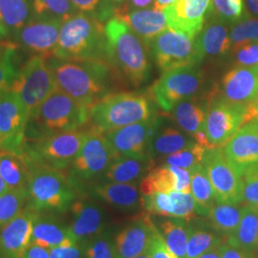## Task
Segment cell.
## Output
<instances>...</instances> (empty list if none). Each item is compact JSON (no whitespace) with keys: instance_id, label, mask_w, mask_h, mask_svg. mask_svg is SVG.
I'll return each mask as SVG.
<instances>
[{"instance_id":"cell-1","label":"cell","mask_w":258,"mask_h":258,"mask_svg":"<svg viewBox=\"0 0 258 258\" xmlns=\"http://www.w3.org/2000/svg\"><path fill=\"white\" fill-rule=\"evenodd\" d=\"M47 60L57 89L84 105L91 107L113 93L117 75L106 60H72L55 56Z\"/></svg>"},{"instance_id":"cell-2","label":"cell","mask_w":258,"mask_h":258,"mask_svg":"<svg viewBox=\"0 0 258 258\" xmlns=\"http://www.w3.org/2000/svg\"><path fill=\"white\" fill-rule=\"evenodd\" d=\"M106 60L120 80L134 86L145 83L150 75L148 44L121 19L105 22Z\"/></svg>"},{"instance_id":"cell-3","label":"cell","mask_w":258,"mask_h":258,"mask_svg":"<svg viewBox=\"0 0 258 258\" xmlns=\"http://www.w3.org/2000/svg\"><path fill=\"white\" fill-rule=\"evenodd\" d=\"M90 122V107L56 89L28 119L25 140L83 128Z\"/></svg>"},{"instance_id":"cell-4","label":"cell","mask_w":258,"mask_h":258,"mask_svg":"<svg viewBox=\"0 0 258 258\" xmlns=\"http://www.w3.org/2000/svg\"><path fill=\"white\" fill-rule=\"evenodd\" d=\"M29 162L28 208L39 214L58 215L69 211L79 192L67 174L30 160Z\"/></svg>"},{"instance_id":"cell-5","label":"cell","mask_w":258,"mask_h":258,"mask_svg":"<svg viewBox=\"0 0 258 258\" xmlns=\"http://www.w3.org/2000/svg\"><path fill=\"white\" fill-rule=\"evenodd\" d=\"M53 56L72 60H106V37L102 21L83 13L65 20Z\"/></svg>"},{"instance_id":"cell-6","label":"cell","mask_w":258,"mask_h":258,"mask_svg":"<svg viewBox=\"0 0 258 258\" xmlns=\"http://www.w3.org/2000/svg\"><path fill=\"white\" fill-rule=\"evenodd\" d=\"M153 117V104L149 97L141 93H110L90 107L91 126L102 133Z\"/></svg>"},{"instance_id":"cell-7","label":"cell","mask_w":258,"mask_h":258,"mask_svg":"<svg viewBox=\"0 0 258 258\" xmlns=\"http://www.w3.org/2000/svg\"><path fill=\"white\" fill-rule=\"evenodd\" d=\"M117 157L104 133L90 126L81 150L68 167L67 176L80 192L85 184L97 182Z\"/></svg>"},{"instance_id":"cell-8","label":"cell","mask_w":258,"mask_h":258,"mask_svg":"<svg viewBox=\"0 0 258 258\" xmlns=\"http://www.w3.org/2000/svg\"><path fill=\"white\" fill-rule=\"evenodd\" d=\"M88 127L66 131L35 140H25L23 151L36 164L63 171L73 162L86 138Z\"/></svg>"},{"instance_id":"cell-9","label":"cell","mask_w":258,"mask_h":258,"mask_svg":"<svg viewBox=\"0 0 258 258\" xmlns=\"http://www.w3.org/2000/svg\"><path fill=\"white\" fill-rule=\"evenodd\" d=\"M258 120L255 103L241 105L224 100L216 93L208 101L203 127L211 148L225 146L245 123Z\"/></svg>"},{"instance_id":"cell-10","label":"cell","mask_w":258,"mask_h":258,"mask_svg":"<svg viewBox=\"0 0 258 258\" xmlns=\"http://www.w3.org/2000/svg\"><path fill=\"white\" fill-rule=\"evenodd\" d=\"M204 83L200 64L179 67L164 72L149 88V95L162 110L171 112L179 102L195 97Z\"/></svg>"},{"instance_id":"cell-11","label":"cell","mask_w":258,"mask_h":258,"mask_svg":"<svg viewBox=\"0 0 258 258\" xmlns=\"http://www.w3.org/2000/svg\"><path fill=\"white\" fill-rule=\"evenodd\" d=\"M57 89L53 71L42 56H31L22 65L11 90L19 95L29 116Z\"/></svg>"},{"instance_id":"cell-12","label":"cell","mask_w":258,"mask_h":258,"mask_svg":"<svg viewBox=\"0 0 258 258\" xmlns=\"http://www.w3.org/2000/svg\"><path fill=\"white\" fill-rule=\"evenodd\" d=\"M148 47L158 68L164 73L179 67L201 64L195 38L167 28L154 37Z\"/></svg>"},{"instance_id":"cell-13","label":"cell","mask_w":258,"mask_h":258,"mask_svg":"<svg viewBox=\"0 0 258 258\" xmlns=\"http://www.w3.org/2000/svg\"><path fill=\"white\" fill-rule=\"evenodd\" d=\"M202 165L212 183L216 203H243V178L228 163L223 147L206 149Z\"/></svg>"},{"instance_id":"cell-14","label":"cell","mask_w":258,"mask_h":258,"mask_svg":"<svg viewBox=\"0 0 258 258\" xmlns=\"http://www.w3.org/2000/svg\"><path fill=\"white\" fill-rule=\"evenodd\" d=\"M62 23L57 19L31 17L10 39L30 57L37 55L49 58L54 55Z\"/></svg>"},{"instance_id":"cell-15","label":"cell","mask_w":258,"mask_h":258,"mask_svg":"<svg viewBox=\"0 0 258 258\" xmlns=\"http://www.w3.org/2000/svg\"><path fill=\"white\" fill-rule=\"evenodd\" d=\"M29 114L17 93L0 94V148L24 154L25 130Z\"/></svg>"},{"instance_id":"cell-16","label":"cell","mask_w":258,"mask_h":258,"mask_svg":"<svg viewBox=\"0 0 258 258\" xmlns=\"http://www.w3.org/2000/svg\"><path fill=\"white\" fill-rule=\"evenodd\" d=\"M161 121L162 119L155 116L150 120L105 132L104 135L118 157L152 158L149 143Z\"/></svg>"},{"instance_id":"cell-17","label":"cell","mask_w":258,"mask_h":258,"mask_svg":"<svg viewBox=\"0 0 258 258\" xmlns=\"http://www.w3.org/2000/svg\"><path fill=\"white\" fill-rule=\"evenodd\" d=\"M223 148L228 163L240 176L258 165V120L245 123Z\"/></svg>"},{"instance_id":"cell-18","label":"cell","mask_w":258,"mask_h":258,"mask_svg":"<svg viewBox=\"0 0 258 258\" xmlns=\"http://www.w3.org/2000/svg\"><path fill=\"white\" fill-rule=\"evenodd\" d=\"M148 212L137 214L114 236L116 258H135L147 252L154 229Z\"/></svg>"},{"instance_id":"cell-19","label":"cell","mask_w":258,"mask_h":258,"mask_svg":"<svg viewBox=\"0 0 258 258\" xmlns=\"http://www.w3.org/2000/svg\"><path fill=\"white\" fill-rule=\"evenodd\" d=\"M215 93L228 102L251 105L258 102V65L235 66L221 81L220 92Z\"/></svg>"},{"instance_id":"cell-20","label":"cell","mask_w":258,"mask_h":258,"mask_svg":"<svg viewBox=\"0 0 258 258\" xmlns=\"http://www.w3.org/2000/svg\"><path fill=\"white\" fill-rule=\"evenodd\" d=\"M37 212L27 206L0 229V258H21L31 244Z\"/></svg>"},{"instance_id":"cell-21","label":"cell","mask_w":258,"mask_h":258,"mask_svg":"<svg viewBox=\"0 0 258 258\" xmlns=\"http://www.w3.org/2000/svg\"><path fill=\"white\" fill-rule=\"evenodd\" d=\"M70 211L71 221L68 227L76 242L85 243L106 229V212L101 205L77 199Z\"/></svg>"},{"instance_id":"cell-22","label":"cell","mask_w":258,"mask_h":258,"mask_svg":"<svg viewBox=\"0 0 258 258\" xmlns=\"http://www.w3.org/2000/svg\"><path fill=\"white\" fill-rule=\"evenodd\" d=\"M211 0H175L164 10L167 26L195 38L205 24Z\"/></svg>"},{"instance_id":"cell-23","label":"cell","mask_w":258,"mask_h":258,"mask_svg":"<svg viewBox=\"0 0 258 258\" xmlns=\"http://www.w3.org/2000/svg\"><path fill=\"white\" fill-rule=\"evenodd\" d=\"M81 191H88L94 199L122 212H133L142 208V194L135 183L93 182L85 184Z\"/></svg>"},{"instance_id":"cell-24","label":"cell","mask_w":258,"mask_h":258,"mask_svg":"<svg viewBox=\"0 0 258 258\" xmlns=\"http://www.w3.org/2000/svg\"><path fill=\"white\" fill-rule=\"evenodd\" d=\"M140 191L142 195H150L155 192L169 194L171 191L190 194L189 171L169 165L154 166L142 179Z\"/></svg>"},{"instance_id":"cell-25","label":"cell","mask_w":258,"mask_h":258,"mask_svg":"<svg viewBox=\"0 0 258 258\" xmlns=\"http://www.w3.org/2000/svg\"><path fill=\"white\" fill-rule=\"evenodd\" d=\"M195 44L201 61L208 57L212 59L223 57L231 48L227 24L218 19H211L195 37Z\"/></svg>"},{"instance_id":"cell-26","label":"cell","mask_w":258,"mask_h":258,"mask_svg":"<svg viewBox=\"0 0 258 258\" xmlns=\"http://www.w3.org/2000/svg\"><path fill=\"white\" fill-rule=\"evenodd\" d=\"M69 227L54 214H37L34 223L31 244L52 249L65 244L75 243Z\"/></svg>"},{"instance_id":"cell-27","label":"cell","mask_w":258,"mask_h":258,"mask_svg":"<svg viewBox=\"0 0 258 258\" xmlns=\"http://www.w3.org/2000/svg\"><path fill=\"white\" fill-rule=\"evenodd\" d=\"M114 17L123 20L148 46L154 37L167 29L164 11L153 6L150 9L126 11Z\"/></svg>"},{"instance_id":"cell-28","label":"cell","mask_w":258,"mask_h":258,"mask_svg":"<svg viewBox=\"0 0 258 258\" xmlns=\"http://www.w3.org/2000/svg\"><path fill=\"white\" fill-rule=\"evenodd\" d=\"M154 167L152 158L117 157L97 182L134 183L144 178Z\"/></svg>"},{"instance_id":"cell-29","label":"cell","mask_w":258,"mask_h":258,"mask_svg":"<svg viewBox=\"0 0 258 258\" xmlns=\"http://www.w3.org/2000/svg\"><path fill=\"white\" fill-rule=\"evenodd\" d=\"M162 122H160L149 143V153L152 159L155 157L165 158L182 149L189 148L196 143L194 138L184 135L174 126L160 128Z\"/></svg>"},{"instance_id":"cell-30","label":"cell","mask_w":258,"mask_h":258,"mask_svg":"<svg viewBox=\"0 0 258 258\" xmlns=\"http://www.w3.org/2000/svg\"><path fill=\"white\" fill-rule=\"evenodd\" d=\"M225 238L212 229L207 219L195 217L188 222L185 258H198L205 251L220 246Z\"/></svg>"},{"instance_id":"cell-31","label":"cell","mask_w":258,"mask_h":258,"mask_svg":"<svg viewBox=\"0 0 258 258\" xmlns=\"http://www.w3.org/2000/svg\"><path fill=\"white\" fill-rule=\"evenodd\" d=\"M30 162L24 154L0 148V176L10 189H27Z\"/></svg>"},{"instance_id":"cell-32","label":"cell","mask_w":258,"mask_h":258,"mask_svg":"<svg viewBox=\"0 0 258 258\" xmlns=\"http://www.w3.org/2000/svg\"><path fill=\"white\" fill-rule=\"evenodd\" d=\"M189 174L195 212L201 217H207L216 202L212 183L202 164L190 169Z\"/></svg>"},{"instance_id":"cell-33","label":"cell","mask_w":258,"mask_h":258,"mask_svg":"<svg viewBox=\"0 0 258 258\" xmlns=\"http://www.w3.org/2000/svg\"><path fill=\"white\" fill-rule=\"evenodd\" d=\"M225 240L232 246L251 253L258 246V213L244 206L237 229Z\"/></svg>"},{"instance_id":"cell-34","label":"cell","mask_w":258,"mask_h":258,"mask_svg":"<svg viewBox=\"0 0 258 258\" xmlns=\"http://www.w3.org/2000/svg\"><path fill=\"white\" fill-rule=\"evenodd\" d=\"M207 109L208 103L205 105L203 102L191 98L176 104L171 112L178 126L192 136L195 132L203 127Z\"/></svg>"},{"instance_id":"cell-35","label":"cell","mask_w":258,"mask_h":258,"mask_svg":"<svg viewBox=\"0 0 258 258\" xmlns=\"http://www.w3.org/2000/svg\"><path fill=\"white\" fill-rule=\"evenodd\" d=\"M158 230L167 247L178 258H185L188 241V222L181 218L166 217L159 221Z\"/></svg>"},{"instance_id":"cell-36","label":"cell","mask_w":258,"mask_h":258,"mask_svg":"<svg viewBox=\"0 0 258 258\" xmlns=\"http://www.w3.org/2000/svg\"><path fill=\"white\" fill-rule=\"evenodd\" d=\"M240 205L215 204L206 217L212 229L224 238L232 234L239 225L244 207Z\"/></svg>"},{"instance_id":"cell-37","label":"cell","mask_w":258,"mask_h":258,"mask_svg":"<svg viewBox=\"0 0 258 258\" xmlns=\"http://www.w3.org/2000/svg\"><path fill=\"white\" fill-rule=\"evenodd\" d=\"M19 48L11 39L0 44V94L9 91L18 77Z\"/></svg>"},{"instance_id":"cell-38","label":"cell","mask_w":258,"mask_h":258,"mask_svg":"<svg viewBox=\"0 0 258 258\" xmlns=\"http://www.w3.org/2000/svg\"><path fill=\"white\" fill-rule=\"evenodd\" d=\"M0 11L10 38L32 17V0H0Z\"/></svg>"},{"instance_id":"cell-39","label":"cell","mask_w":258,"mask_h":258,"mask_svg":"<svg viewBox=\"0 0 258 258\" xmlns=\"http://www.w3.org/2000/svg\"><path fill=\"white\" fill-rule=\"evenodd\" d=\"M78 13L80 12L70 0H32V17L64 22Z\"/></svg>"},{"instance_id":"cell-40","label":"cell","mask_w":258,"mask_h":258,"mask_svg":"<svg viewBox=\"0 0 258 258\" xmlns=\"http://www.w3.org/2000/svg\"><path fill=\"white\" fill-rule=\"evenodd\" d=\"M28 202V190L10 189L0 195V229L22 212Z\"/></svg>"},{"instance_id":"cell-41","label":"cell","mask_w":258,"mask_h":258,"mask_svg":"<svg viewBox=\"0 0 258 258\" xmlns=\"http://www.w3.org/2000/svg\"><path fill=\"white\" fill-rule=\"evenodd\" d=\"M213 19L233 24L244 16V0H211L209 10Z\"/></svg>"},{"instance_id":"cell-42","label":"cell","mask_w":258,"mask_h":258,"mask_svg":"<svg viewBox=\"0 0 258 258\" xmlns=\"http://www.w3.org/2000/svg\"><path fill=\"white\" fill-rule=\"evenodd\" d=\"M83 258H116L114 236L108 229L84 243Z\"/></svg>"},{"instance_id":"cell-43","label":"cell","mask_w":258,"mask_h":258,"mask_svg":"<svg viewBox=\"0 0 258 258\" xmlns=\"http://www.w3.org/2000/svg\"><path fill=\"white\" fill-rule=\"evenodd\" d=\"M231 45L238 46L249 42H258V19L249 15L232 24L230 30Z\"/></svg>"},{"instance_id":"cell-44","label":"cell","mask_w":258,"mask_h":258,"mask_svg":"<svg viewBox=\"0 0 258 258\" xmlns=\"http://www.w3.org/2000/svg\"><path fill=\"white\" fill-rule=\"evenodd\" d=\"M206 148L195 143L191 147L184 148L173 154L165 157L166 165L178 166L188 171L195 166L202 164L204 152Z\"/></svg>"},{"instance_id":"cell-45","label":"cell","mask_w":258,"mask_h":258,"mask_svg":"<svg viewBox=\"0 0 258 258\" xmlns=\"http://www.w3.org/2000/svg\"><path fill=\"white\" fill-rule=\"evenodd\" d=\"M142 209L149 214L173 217L174 202L169 194L155 192L150 195H142Z\"/></svg>"},{"instance_id":"cell-46","label":"cell","mask_w":258,"mask_h":258,"mask_svg":"<svg viewBox=\"0 0 258 258\" xmlns=\"http://www.w3.org/2000/svg\"><path fill=\"white\" fill-rule=\"evenodd\" d=\"M80 13L106 22L114 17L115 7L111 0H70Z\"/></svg>"},{"instance_id":"cell-47","label":"cell","mask_w":258,"mask_h":258,"mask_svg":"<svg viewBox=\"0 0 258 258\" xmlns=\"http://www.w3.org/2000/svg\"><path fill=\"white\" fill-rule=\"evenodd\" d=\"M243 203L258 213V165L249 167L242 175Z\"/></svg>"},{"instance_id":"cell-48","label":"cell","mask_w":258,"mask_h":258,"mask_svg":"<svg viewBox=\"0 0 258 258\" xmlns=\"http://www.w3.org/2000/svg\"><path fill=\"white\" fill-rule=\"evenodd\" d=\"M169 195L174 202L173 217L184 219L187 222L196 217L195 202L192 195L179 191H171Z\"/></svg>"},{"instance_id":"cell-49","label":"cell","mask_w":258,"mask_h":258,"mask_svg":"<svg viewBox=\"0 0 258 258\" xmlns=\"http://www.w3.org/2000/svg\"><path fill=\"white\" fill-rule=\"evenodd\" d=\"M232 52L236 66H256L258 65V42H249L233 47Z\"/></svg>"},{"instance_id":"cell-50","label":"cell","mask_w":258,"mask_h":258,"mask_svg":"<svg viewBox=\"0 0 258 258\" xmlns=\"http://www.w3.org/2000/svg\"><path fill=\"white\" fill-rule=\"evenodd\" d=\"M146 253L149 258H178L167 247L156 225L154 226Z\"/></svg>"},{"instance_id":"cell-51","label":"cell","mask_w":258,"mask_h":258,"mask_svg":"<svg viewBox=\"0 0 258 258\" xmlns=\"http://www.w3.org/2000/svg\"><path fill=\"white\" fill-rule=\"evenodd\" d=\"M51 258H83L84 243H70L49 249Z\"/></svg>"},{"instance_id":"cell-52","label":"cell","mask_w":258,"mask_h":258,"mask_svg":"<svg viewBox=\"0 0 258 258\" xmlns=\"http://www.w3.org/2000/svg\"><path fill=\"white\" fill-rule=\"evenodd\" d=\"M219 249L222 258H252L250 253L232 246L226 240L222 242L221 245L219 246Z\"/></svg>"},{"instance_id":"cell-53","label":"cell","mask_w":258,"mask_h":258,"mask_svg":"<svg viewBox=\"0 0 258 258\" xmlns=\"http://www.w3.org/2000/svg\"><path fill=\"white\" fill-rule=\"evenodd\" d=\"M152 3H153V0H128L126 4H124L123 6L115 11L114 16H117L120 13H123L126 11L147 9L148 7L152 5Z\"/></svg>"},{"instance_id":"cell-54","label":"cell","mask_w":258,"mask_h":258,"mask_svg":"<svg viewBox=\"0 0 258 258\" xmlns=\"http://www.w3.org/2000/svg\"><path fill=\"white\" fill-rule=\"evenodd\" d=\"M21 258H51L49 249L38 246L36 244H30L24 251Z\"/></svg>"},{"instance_id":"cell-55","label":"cell","mask_w":258,"mask_h":258,"mask_svg":"<svg viewBox=\"0 0 258 258\" xmlns=\"http://www.w3.org/2000/svg\"><path fill=\"white\" fill-rule=\"evenodd\" d=\"M10 35L9 32H8V29L5 25V22H4V19L2 17V14H1V11H0V44L9 40Z\"/></svg>"},{"instance_id":"cell-56","label":"cell","mask_w":258,"mask_h":258,"mask_svg":"<svg viewBox=\"0 0 258 258\" xmlns=\"http://www.w3.org/2000/svg\"><path fill=\"white\" fill-rule=\"evenodd\" d=\"M247 3V15L252 16L258 19V0H246Z\"/></svg>"},{"instance_id":"cell-57","label":"cell","mask_w":258,"mask_h":258,"mask_svg":"<svg viewBox=\"0 0 258 258\" xmlns=\"http://www.w3.org/2000/svg\"><path fill=\"white\" fill-rule=\"evenodd\" d=\"M198 258H222L219 246L218 247H214L212 249L205 251L203 254H201Z\"/></svg>"},{"instance_id":"cell-58","label":"cell","mask_w":258,"mask_h":258,"mask_svg":"<svg viewBox=\"0 0 258 258\" xmlns=\"http://www.w3.org/2000/svg\"><path fill=\"white\" fill-rule=\"evenodd\" d=\"M174 2H175V0H155L153 7L156 8V9L164 11V10L166 9V7L170 6Z\"/></svg>"},{"instance_id":"cell-59","label":"cell","mask_w":258,"mask_h":258,"mask_svg":"<svg viewBox=\"0 0 258 258\" xmlns=\"http://www.w3.org/2000/svg\"><path fill=\"white\" fill-rule=\"evenodd\" d=\"M10 190L9 186L4 182V180L2 179V177L0 176V195L5 194Z\"/></svg>"},{"instance_id":"cell-60","label":"cell","mask_w":258,"mask_h":258,"mask_svg":"<svg viewBox=\"0 0 258 258\" xmlns=\"http://www.w3.org/2000/svg\"><path fill=\"white\" fill-rule=\"evenodd\" d=\"M111 2L114 5L115 11H116L118 8H120L121 6H123L124 4H126L128 2V0H111Z\"/></svg>"},{"instance_id":"cell-61","label":"cell","mask_w":258,"mask_h":258,"mask_svg":"<svg viewBox=\"0 0 258 258\" xmlns=\"http://www.w3.org/2000/svg\"><path fill=\"white\" fill-rule=\"evenodd\" d=\"M250 254H251V257L252 258H258V246L257 248L254 249Z\"/></svg>"},{"instance_id":"cell-62","label":"cell","mask_w":258,"mask_h":258,"mask_svg":"<svg viewBox=\"0 0 258 258\" xmlns=\"http://www.w3.org/2000/svg\"><path fill=\"white\" fill-rule=\"evenodd\" d=\"M135 258H149L148 257V254L147 253H144V254H141V255H139L137 257Z\"/></svg>"},{"instance_id":"cell-63","label":"cell","mask_w":258,"mask_h":258,"mask_svg":"<svg viewBox=\"0 0 258 258\" xmlns=\"http://www.w3.org/2000/svg\"><path fill=\"white\" fill-rule=\"evenodd\" d=\"M255 107H256V111H257V115H258V102L255 103Z\"/></svg>"}]
</instances>
